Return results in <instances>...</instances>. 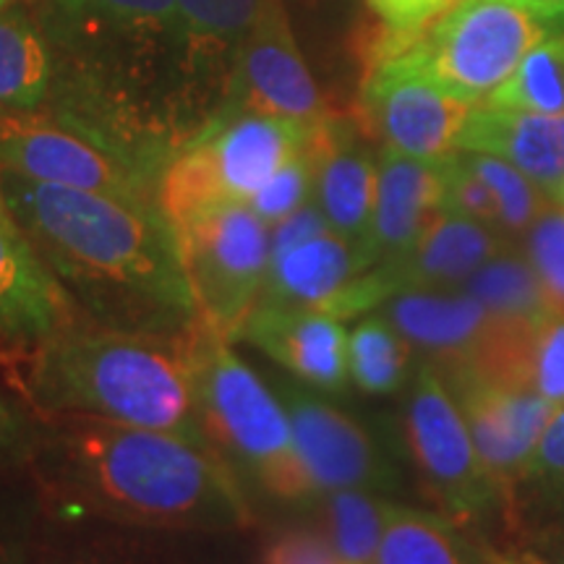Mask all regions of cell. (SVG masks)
Returning <instances> with one entry per match:
<instances>
[{"mask_svg": "<svg viewBox=\"0 0 564 564\" xmlns=\"http://www.w3.org/2000/svg\"><path fill=\"white\" fill-rule=\"evenodd\" d=\"M0 178L13 220L89 322L171 340L194 333L199 308L158 204Z\"/></svg>", "mask_w": 564, "mask_h": 564, "instance_id": "obj_1", "label": "cell"}, {"mask_svg": "<svg viewBox=\"0 0 564 564\" xmlns=\"http://www.w3.org/2000/svg\"><path fill=\"white\" fill-rule=\"evenodd\" d=\"M37 449L63 491L112 518L150 525L249 520L241 476L207 442L192 436L55 415Z\"/></svg>", "mask_w": 564, "mask_h": 564, "instance_id": "obj_2", "label": "cell"}, {"mask_svg": "<svg viewBox=\"0 0 564 564\" xmlns=\"http://www.w3.org/2000/svg\"><path fill=\"white\" fill-rule=\"evenodd\" d=\"M26 387L47 419L89 415L207 442L183 340L82 319L32 350Z\"/></svg>", "mask_w": 564, "mask_h": 564, "instance_id": "obj_3", "label": "cell"}, {"mask_svg": "<svg viewBox=\"0 0 564 564\" xmlns=\"http://www.w3.org/2000/svg\"><path fill=\"white\" fill-rule=\"evenodd\" d=\"M204 440L225 463L278 499L316 497L291 419L278 392L232 350V340L199 322L183 337Z\"/></svg>", "mask_w": 564, "mask_h": 564, "instance_id": "obj_4", "label": "cell"}, {"mask_svg": "<svg viewBox=\"0 0 564 564\" xmlns=\"http://www.w3.org/2000/svg\"><path fill=\"white\" fill-rule=\"evenodd\" d=\"M312 137L299 123L262 112H220L160 167L158 209L178 225L217 204H249Z\"/></svg>", "mask_w": 564, "mask_h": 564, "instance_id": "obj_5", "label": "cell"}, {"mask_svg": "<svg viewBox=\"0 0 564 564\" xmlns=\"http://www.w3.org/2000/svg\"><path fill=\"white\" fill-rule=\"evenodd\" d=\"M560 32L564 0H455L405 53L444 91L478 105Z\"/></svg>", "mask_w": 564, "mask_h": 564, "instance_id": "obj_6", "label": "cell"}, {"mask_svg": "<svg viewBox=\"0 0 564 564\" xmlns=\"http://www.w3.org/2000/svg\"><path fill=\"white\" fill-rule=\"evenodd\" d=\"M0 173L158 204L152 167L102 131L55 110L0 112Z\"/></svg>", "mask_w": 564, "mask_h": 564, "instance_id": "obj_7", "label": "cell"}, {"mask_svg": "<svg viewBox=\"0 0 564 564\" xmlns=\"http://www.w3.org/2000/svg\"><path fill=\"white\" fill-rule=\"evenodd\" d=\"M173 230L199 319L236 343L270 270V225L246 202H228Z\"/></svg>", "mask_w": 564, "mask_h": 564, "instance_id": "obj_8", "label": "cell"}, {"mask_svg": "<svg viewBox=\"0 0 564 564\" xmlns=\"http://www.w3.org/2000/svg\"><path fill=\"white\" fill-rule=\"evenodd\" d=\"M405 436L423 481L457 525H481L507 512L499 484L478 455L474 436L432 364H421L405 400Z\"/></svg>", "mask_w": 564, "mask_h": 564, "instance_id": "obj_9", "label": "cell"}, {"mask_svg": "<svg viewBox=\"0 0 564 564\" xmlns=\"http://www.w3.org/2000/svg\"><path fill=\"white\" fill-rule=\"evenodd\" d=\"M474 105L444 91L400 53L366 66L352 118L384 150L440 162L457 150V139Z\"/></svg>", "mask_w": 564, "mask_h": 564, "instance_id": "obj_10", "label": "cell"}, {"mask_svg": "<svg viewBox=\"0 0 564 564\" xmlns=\"http://www.w3.org/2000/svg\"><path fill=\"white\" fill-rule=\"evenodd\" d=\"M510 243L489 225L440 212L421 241L392 262L373 264L348 282V288L324 312L337 319H358L377 312L394 295L413 291L460 288L486 259Z\"/></svg>", "mask_w": 564, "mask_h": 564, "instance_id": "obj_11", "label": "cell"}, {"mask_svg": "<svg viewBox=\"0 0 564 564\" xmlns=\"http://www.w3.org/2000/svg\"><path fill=\"white\" fill-rule=\"evenodd\" d=\"M228 110L262 112L299 123L306 131L322 129L337 116L303 61L282 0H262L232 66L220 112Z\"/></svg>", "mask_w": 564, "mask_h": 564, "instance_id": "obj_12", "label": "cell"}, {"mask_svg": "<svg viewBox=\"0 0 564 564\" xmlns=\"http://www.w3.org/2000/svg\"><path fill=\"white\" fill-rule=\"evenodd\" d=\"M42 30L87 70L108 61L112 76L133 63V76L154 55L178 58V0H45Z\"/></svg>", "mask_w": 564, "mask_h": 564, "instance_id": "obj_13", "label": "cell"}, {"mask_svg": "<svg viewBox=\"0 0 564 564\" xmlns=\"http://www.w3.org/2000/svg\"><path fill=\"white\" fill-rule=\"evenodd\" d=\"M272 390L291 419L295 449L316 497L340 489H398V470L379 442L352 415L327 403L324 392L285 377L274 379Z\"/></svg>", "mask_w": 564, "mask_h": 564, "instance_id": "obj_14", "label": "cell"}, {"mask_svg": "<svg viewBox=\"0 0 564 564\" xmlns=\"http://www.w3.org/2000/svg\"><path fill=\"white\" fill-rule=\"evenodd\" d=\"M440 377L460 408L478 455L502 489L510 512L514 491L556 405L523 384L502 382L470 366L444 369Z\"/></svg>", "mask_w": 564, "mask_h": 564, "instance_id": "obj_15", "label": "cell"}, {"mask_svg": "<svg viewBox=\"0 0 564 564\" xmlns=\"http://www.w3.org/2000/svg\"><path fill=\"white\" fill-rule=\"evenodd\" d=\"M236 340L253 345L293 379L324 394L348 387V329L322 308L259 299Z\"/></svg>", "mask_w": 564, "mask_h": 564, "instance_id": "obj_16", "label": "cell"}, {"mask_svg": "<svg viewBox=\"0 0 564 564\" xmlns=\"http://www.w3.org/2000/svg\"><path fill=\"white\" fill-rule=\"evenodd\" d=\"M314 202L329 228L364 249L377 202L379 152L352 116L329 118L312 137Z\"/></svg>", "mask_w": 564, "mask_h": 564, "instance_id": "obj_17", "label": "cell"}, {"mask_svg": "<svg viewBox=\"0 0 564 564\" xmlns=\"http://www.w3.org/2000/svg\"><path fill=\"white\" fill-rule=\"evenodd\" d=\"M377 312L436 371L476 366L497 335V322L463 288L394 295Z\"/></svg>", "mask_w": 564, "mask_h": 564, "instance_id": "obj_18", "label": "cell"}, {"mask_svg": "<svg viewBox=\"0 0 564 564\" xmlns=\"http://www.w3.org/2000/svg\"><path fill=\"white\" fill-rule=\"evenodd\" d=\"M87 319L21 230L0 232V340L34 350Z\"/></svg>", "mask_w": 564, "mask_h": 564, "instance_id": "obj_19", "label": "cell"}, {"mask_svg": "<svg viewBox=\"0 0 564 564\" xmlns=\"http://www.w3.org/2000/svg\"><path fill=\"white\" fill-rule=\"evenodd\" d=\"M440 162L415 160L394 150H384V147L379 150L377 202H373L369 238L361 249L366 270L411 251L440 215Z\"/></svg>", "mask_w": 564, "mask_h": 564, "instance_id": "obj_20", "label": "cell"}, {"mask_svg": "<svg viewBox=\"0 0 564 564\" xmlns=\"http://www.w3.org/2000/svg\"><path fill=\"white\" fill-rule=\"evenodd\" d=\"M457 150L512 162L560 204L564 196V112L505 110L478 102L465 118Z\"/></svg>", "mask_w": 564, "mask_h": 564, "instance_id": "obj_21", "label": "cell"}, {"mask_svg": "<svg viewBox=\"0 0 564 564\" xmlns=\"http://www.w3.org/2000/svg\"><path fill=\"white\" fill-rule=\"evenodd\" d=\"M364 270L361 249L340 232L327 230L270 257L259 299L324 312Z\"/></svg>", "mask_w": 564, "mask_h": 564, "instance_id": "obj_22", "label": "cell"}, {"mask_svg": "<svg viewBox=\"0 0 564 564\" xmlns=\"http://www.w3.org/2000/svg\"><path fill=\"white\" fill-rule=\"evenodd\" d=\"M262 0H178V34L194 79H212L225 87L238 51L249 37Z\"/></svg>", "mask_w": 564, "mask_h": 564, "instance_id": "obj_23", "label": "cell"}, {"mask_svg": "<svg viewBox=\"0 0 564 564\" xmlns=\"http://www.w3.org/2000/svg\"><path fill=\"white\" fill-rule=\"evenodd\" d=\"M377 564H499V554L478 546L447 514L390 502Z\"/></svg>", "mask_w": 564, "mask_h": 564, "instance_id": "obj_24", "label": "cell"}, {"mask_svg": "<svg viewBox=\"0 0 564 564\" xmlns=\"http://www.w3.org/2000/svg\"><path fill=\"white\" fill-rule=\"evenodd\" d=\"M460 288L481 303L494 322L505 327L533 329L556 312L518 243H507L491 259H486Z\"/></svg>", "mask_w": 564, "mask_h": 564, "instance_id": "obj_25", "label": "cell"}, {"mask_svg": "<svg viewBox=\"0 0 564 564\" xmlns=\"http://www.w3.org/2000/svg\"><path fill=\"white\" fill-rule=\"evenodd\" d=\"M53 87L45 34L19 9L0 11V112H37Z\"/></svg>", "mask_w": 564, "mask_h": 564, "instance_id": "obj_26", "label": "cell"}, {"mask_svg": "<svg viewBox=\"0 0 564 564\" xmlns=\"http://www.w3.org/2000/svg\"><path fill=\"white\" fill-rule=\"evenodd\" d=\"M411 350L379 312L358 316L348 333L350 382L369 394L400 392L411 382Z\"/></svg>", "mask_w": 564, "mask_h": 564, "instance_id": "obj_27", "label": "cell"}, {"mask_svg": "<svg viewBox=\"0 0 564 564\" xmlns=\"http://www.w3.org/2000/svg\"><path fill=\"white\" fill-rule=\"evenodd\" d=\"M390 502L364 489L324 494L327 539L345 564H377Z\"/></svg>", "mask_w": 564, "mask_h": 564, "instance_id": "obj_28", "label": "cell"}, {"mask_svg": "<svg viewBox=\"0 0 564 564\" xmlns=\"http://www.w3.org/2000/svg\"><path fill=\"white\" fill-rule=\"evenodd\" d=\"M484 102L505 110L564 112V32L541 42Z\"/></svg>", "mask_w": 564, "mask_h": 564, "instance_id": "obj_29", "label": "cell"}, {"mask_svg": "<svg viewBox=\"0 0 564 564\" xmlns=\"http://www.w3.org/2000/svg\"><path fill=\"white\" fill-rule=\"evenodd\" d=\"M465 158H468L470 167L489 186L499 212V232L510 243L523 241V236L535 223V217L552 204L549 196L523 171H518L512 162L484 152H465Z\"/></svg>", "mask_w": 564, "mask_h": 564, "instance_id": "obj_30", "label": "cell"}, {"mask_svg": "<svg viewBox=\"0 0 564 564\" xmlns=\"http://www.w3.org/2000/svg\"><path fill=\"white\" fill-rule=\"evenodd\" d=\"M523 497L531 499L533 510L549 514L552 523H564V403L554 408L544 434L535 444L531 465L514 491L510 512Z\"/></svg>", "mask_w": 564, "mask_h": 564, "instance_id": "obj_31", "label": "cell"}, {"mask_svg": "<svg viewBox=\"0 0 564 564\" xmlns=\"http://www.w3.org/2000/svg\"><path fill=\"white\" fill-rule=\"evenodd\" d=\"M556 312L564 314V207L549 204L518 243Z\"/></svg>", "mask_w": 564, "mask_h": 564, "instance_id": "obj_32", "label": "cell"}, {"mask_svg": "<svg viewBox=\"0 0 564 564\" xmlns=\"http://www.w3.org/2000/svg\"><path fill=\"white\" fill-rule=\"evenodd\" d=\"M314 199V152L312 141L306 150H301L295 158H291L270 181L264 188L249 202V207L257 212L262 220L270 225H278L285 217H291L295 209Z\"/></svg>", "mask_w": 564, "mask_h": 564, "instance_id": "obj_33", "label": "cell"}, {"mask_svg": "<svg viewBox=\"0 0 564 564\" xmlns=\"http://www.w3.org/2000/svg\"><path fill=\"white\" fill-rule=\"evenodd\" d=\"M525 382L552 405L564 403V314L552 312L528 337Z\"/></svg>", "mask_w": 564, "mask_h": 564, "instance_id": "obj_34", "label": "cell"}, {"mask_svg": "<svg viewBox=\"0 0 564 564\" xmlns=\"http://www.w3.org/2000/svg\"><path fill=\"white\" fill-rule=\"evenodd\" d=\"M442 167V212L468 217L481 225H489L499 232V212L494 196L481 175L470 167L463 150H455L440 162ZM502 236V232H499Z\"/></svg>", "mask_w": 564, "mask_h": 564, "instance_id": "obj_35", "label": "cell"}, {"mask_svg": "<svg viewBox=\"0 0 564 564\" xmlns=\"http://www.w3.org/2000/svg\"><path fill=\"white\" fill-rule=\"evenodd\" d=\"M384 32L413 45L455 0H366Z\"/></svg>", "mask_w": 564, "mask_h": 564, "instance_id": "obj_36", "label": "cell"}, {"mask_svg": "<svg viewBox=\"0 0 564 564\" xmlns=\"http://www.w3.org/2000/svg\"><path fill=\"white\" fill-rule=\"evenodd\" d=\"M264 564H345L329 544V539L308 533L293 531L280 535L267 552Z\"/></svg>", "mask_w": 564, "mask_h": 564, "instance_id": "obj_37", "label": "cell"}, {"mask_svg": "<svg viewBox=\"0 0 564 564\" xmlns=\"http://www.w3.org/2000/svg\"><path fill=\"white\" fill-rule=\"evenodd\" d=\"M40 447V436L19 408L0 398V465L21 463Z\"/></svg>", "mask_w": 564, "mask_h": 564, "instance_id": "obj_38", "label": "cell"}, {"mask_svg": "<svg viewBox=\"0 0 564 564\" xmlns=\"http://www.w3.org/2000/svg\"><path fill=\"white\" fill-rule=\"evenodd\" d=\"M499 556L502 564H564V523L541 528L523 549Z\"/></svg>", "mask_w": 564, "mask_h": 564, "instance_id": "obj_39", "label": "cell"}, {"mask_svg": "<svg viewBox=\"0 0 564 564\" xmlns=\"http://www.w3.org/2000/svg\"><path fill=\"white\" fill-rule=\"evenodd\" d=\"M13 230H21V228L17 225V220H13L9 196H6V188H3V178H0V232H13Z\"/></svg>", "mask_w": 564, "mask_h": 564, "instance_id": "obj_40", "label": "cell"}, {"mask_svg": "<svg viewBox=\"0 0 564 564\" xmlns=\"http://www.w3.org/2000/svg\"><path fill=\"white\" fill-rule=\"evenodd\" d=\"M11 6V0H0V11H6Z\"/></svg>", "mask_w": 564, "mask_h": 564, "instance_id": "obj_41", "label": "cell"}, {"mask_svg": "<svg viewBox=\"0 0 564 564\" xmlns=\"http://www.w3.org/2000/svg\"><path fill=\"white\" fill-rule=\"evenodd\" d=\"M0 364H6V352L3 350H0Z\"/></svg>", "mask_w": 564, "mask_h": 564, "instance_id": "obj_42", "label": "cell"}, {"mask_svg": "<svg viewBox=\"0 0 564 564\" xmlns=\"http://www.w3.org/2000/svg\"><path fill=\"white\" fill-rule=\"evenodd\" d=\"M560 204H562V207H564V196H562V202H560Z\"/></svg>", "mask_w": 564, "mask_h": 564, "instance_id": "obj_43", "label": "cell"}, {"mask_svg": "<svg viewBox=\"0 0 564 564\" xmlns=\"http://www.w3.org/2000/svg\"><path fill=\"white\" fill-rule=\"evenodd\" d=\"M499 564H502V556H499Z\"/></svg>", "mask_w": 564, "mask_h": 564, "instance_id": "obj_44", "label": "cell"}]
</instances>
